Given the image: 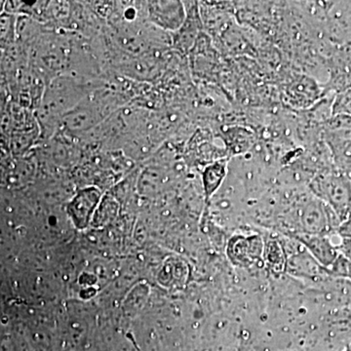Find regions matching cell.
Here are the masks:
<instances>
[{"mask_svg": "<svg viewBox=\"0 0 351 351\" xmlns=\"http://www.w3.org/2000/svg\"><path fill=\"white\" fill-rule=\"evenodd\" d=\"M99 86L93 80L71 73L57 76L48 82L34 112L40 128V141L49 140L60 129L64 115Z\"/></svg>", "mask_w": 351, "mask_h": 351, "instance_id": "obj_1", "label": "cell"}, {"mask_svg": "<svg viewBox=\"0 0 351 351\" xmlns=\"http://www.w3.org/2000/svg\"><path fill=\"white\" fill-rule=\"evenodd\" d=\"M291 214L299 226V232L295 233L330 237L337 233L341 223L331 208L309 191L299 195Z\"/></svg>", "mask_w": 351, "mask_h": 351, "instance_id": "obj_2", "label": "cell"}, {"mask_svg": "<svg viewBox=\"0 0 351 351\" xmlns=\"http://www.w3.org/2000/svg\"><path fill=\"white\" fill-rule=\"evenodd\" d=\"M308 191L343 221L351 215V182L334 166L324 168L308 182Z\"/></svg>", "mask_w": 351, "mask_h": 351, "instance_id": "obj_3", "label": "cell"}, {"mask_svg": "<svg viewBox=\"0 0 351 351\" xmlns=\"http://www.w3.org/2000/svg\"><path fill=\"white\" fill-rule=\"evenodd\" d=\"M324 86L313 75L299 73L289 76L281 88V98L288 107L306 110L326 96Z\"/></svg>", "mask_w": 351, "mask_h": 351, "instance_id": "obj_4", "label": "cell"}, {"mask_svg": "<svg viewBox=\"0 0 351 351\" xmlns=\"http://www.w3.org/2000/svg\"><path fill=\"white\" fill-rule=\"evenodd\" d=\"M145 19L161 31L174 34L186 20V7L182 1L145 2Z\"/></svg>", "mask_w": 351, "mask_h": 351, "instance_id": "obj_5", "label": "cell"}, {"mask_svg": "<svg viewBox=\"0 0 351 351\" xmlns=\"http://www.w3.org/2000/svg\"><path fill=\"white\" fill-rule=\"evenodd\" d=\"M265 241L260 235H234L228 241L226 255L228 260L239 267H249L263 260Z\"/></svg>", "mask_w": 351, "mask_h": 351, "instance_id": "obj_6", "label": "cell"}, {"mask_svg": "<svg viewBox=\"0 0 351 351\" xmlns=\"http://www.w3.org/2000/svg\"><path fill=\"white\" fill-rule=\"evenodd\" d=\"M218 137L230 159L250 154L258 145L257 136L254 131L239 124L221 126Z\"/></svg>", "mask_w": 351, "mask_h": 351, "instance_id": "obj_7", "label": "cell"}, {"mask_svg": "<svg viewBox=\"0 0 351 351\" xmlns=\"http://www.w3.org/2000/svg\"><path fill=\"white\" fill-rule=\"evenodd\" d=\"M186 20L179 31L173 34L171 40L176 49L181 53H189L203 31L198 2H184Z\"/></svg>", "mask_w": 351, "mask_h": 351, "instance_id": "obj_8", "label": "cell"}, {"mask_svg": "<svg viewBox=\"0 0 351 351\" xmlns=\"http://www.w3.org/2000/svg\"><path fill=\"white\" fill-rule=\"evenodd\" d=\"M292 237L313 256L314 260L319 263L321 267L326 270L339 257L338 246L332 244L330 237L302 234V233H294Z\"/></svg>", "mask_w": 351, "mask_h": 351, "instance_id": "obj_9", "label": "cell"}, {"mask_svg": "<svg viewBox=\"0 0 351 351\" xmlns=\"http://www.w3.org/2000/svg\"><path fill=\"white\" fill-rule=\"evenodd\" d=\"M100 200L101 193L99 189L95 188L82 189L69 203V216L80 228L86 226L95 210L98 207Z\"/></svg>", "mask_w": 351, "mask_h": 351, "instance_id": "obj_10", "label": "cell"}, {"mask_svg": "<svg viewBox=\"0 0 351 351\" xmlns=\"http://www.w3.org/2000/svg\"><path fill=\"white\" fill-rule=\"evenodd\" d=\"M230 158L226 157L208 164L202 168L201 181L205 201L207 203L213 199L214 196L225 184L230 170Z\"/></svg>", "mask_w": 351, "mask_h": 351, "instance_id": "obj_11", "label": "cell"}, {"mask_svg": "<svg viewBox=\"0 0 351 351\" xmlns=\"http://www.w3.org/2000/svg\"><path fill=\"white\" fill-rule=\"evenodd\" d=\"M287 271L295 276L306 277L311 280L330 277L327 270L321 267L306 249L304 252H300L287 258Z\"/></svg>", "mask_w": 351, "mask_h": 351, "instance_id": "obj_12", "label": "cell"}, {"mask_svg": "<svg viewBox=\"0 0 351 351\" xmlns=\"http://www.w3.org/2000/svg\"><path fill=\"white\" fill-rule=\"evenodd\" d=\"M263 258L267 267L274 274H283L287 270L286 252L284 250L282 245L279 243L277 240H269V241L265 242Z\"/></svg>", "mask_w": 351, "mask_h": 351, "instance_id": "obj_13", "label": "cell"}, {"mask_svg": "<svg viewBox=\"0 0 351 351\" xmlns=\"http://www.w3.org/2000/svg\"><path fill=\"white\" fill-rule=\"evenodd\" d=\"M18 16L4 11L0 14V50L11 49L17 43Z\"/></svg>", "mask_w": 351, "mask_h": 351, "instance_id": "obj_14", "label": "cell"}, {"mask_svg": "<svg viewBox=\"0 0 351 351\" xmlns=\"http://www.w3.org/2000/svg\"><path fill=\"white\" fill-rule=\"evenodd\" d=\"M332 166L351 182V143L330 152Z\"/></svg>", "mask_w": 351, "mask_h": 351, "instance_id": "obj_15", "label": "cell"}, {"mask_svg": "<svg viewBox=\"0 0 351 351\" xmlns=\"http://www.w3.org/2000/svg\"><path fill=\"white\" fill-rule=\"evenodd\" d=\"M345 114L351 117V88L335 95L332 106V115Z\"/></svg>", "mask_w": 351, "mask_h": 351, "instance_id": "obj_16", "label": "cell"}, {"mask_svg": "<svg viewBox=\"0 0 351 351\" xmlns=\"http://www.w3.org/2000/svg\"><path fill=\"white\" fill-rule=\"evenodd\" d=\"M11 97L6 87L0 86V123L5 117L9 105H10Z\"/></svg>", "mask_w": 351, "mask_h": 351, "instance_id": "obj_17", "label": "cell"}, {"mask_svg": "<svg viewBox=\"0 0 351 351\" xmlns=\"http://www.w3.org/2000/svg\"><path fill=\"white\" fill-rule=\"evenodd\" d=\"M337 234L343 239H351V215L339 223Z\"/></svg>", "mask_w": 351, "mask_h": 351, "instance_id": "obj_18", "label": "cell"}, {"mask_svg": "<svg viewBox=\"0 0 351 351\" xmlns=\"http://www.w3.org/2000/svg\"><path fill=\"white\" fill-rule=\"evenodd\" d=\"M0 86L7 88V73L4 64V51L0 50Z\"/></svg>", "mask_w": 351, "mask_h": 351, "instance_id": "obj_19", "label": "cell"}, {"mask_svg": "<svg viewBox=\"0 0 351 351\" xmlns=\"http://www.w3.org/2000/svg\"><path fill=\"white\" fill-rule=\"evenodd\" d=\"M5 2L6 1H0V14L4 12V9H5Z\"/></svg>", "mask_w": 351, "mask_h": 351, "instance_id": "obj_20", "label": "cell"}, {"mask_svg": "<svg viewBox=\"0 0 351 351\" xmlns=\"http://www.w3.org/2000/svg\"><path fill=\"white\" fill-rule=\"evenodd\" d=\"M346 351H351V346H348Z\"/></svg>", "mask_w": 351, "mask_h": 351, "instance_id": "obj_21", "label": "cell"}, {"mask_svg": "<svg viewBox=\"0 0 351 351\" xmlns=\"http://www.w3.org/2000/svg\"><path fill=\"white\" fill-rule=\"evenodd\" d=\"M1 140H0V147H1Z\"/></svg>", "mask_w": 351, "mask_h": 351, "instance_id": "obj_22", "label": "cell"}]
</instances>
